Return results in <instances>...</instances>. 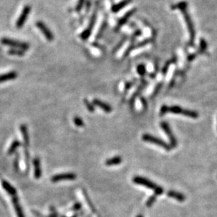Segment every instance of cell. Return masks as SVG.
<instances>
[{
  "label": "cell",
  "instance_id": "obj_34",
  "mask_svg": "<svg viewBox=\"0 0 217 217\" xmlns=\"http://www.w3.org/2000/svg\"><path fill=\"white\" fill-rule=\"evenodd\" d=\"M136 217H143V216L141 215V214H139V215H138Z\"/></svg>",
  "mask_w": 217,
  "mask_h": 217
},
{
  "label": "cell",
  "instance_id": "obj_7",
  "mask_svg": "<svg viewBox=\"0 0 217 217\" xmlns=\"http://www.w3.org/2000/svg\"><path fill=\"white\" fill-rule=\"evenodd\" d=\"M30 11L31 7L29 6V5H25V6L23 7L21 14H20L19 19L16 20V26L17 28L20 29V28L23 27L26 20H27V19L30 14Z\"/></svg>",
  "mask_w": 217,
  "mask_h": 217
},
{
  "label": "cell",
  "instance_id": "obj_9",
  "mask_svg": "<svg viewBox=\"0 0 217 217\" xmlns=\"http://www.w3.org/2000/svg\"><path fill=\"white\" fill-rule=\"evenodd\" d=\"M76 179V175L72 173H66V174H57L54 176L51 179V181L53 183H57L61 180H74Z\"/></svg>",
  "mask_w": 217,
  "mask_h": 217
},
{
  "label": "cell",
  "instance_id": "obj_35",
  "mask_svg": "<svg viewBox=\"0 0 217 217\" xmlns=\"http://www.w3.org/2000/svg\"><path fill=\"white\" fill-rule=\"evenodd\" d=\"M73 217H77V215H75V216H74Z\"/></svg>",
  "mask_w": 217,
  "mask_h": 217
},
{
  "label": "cell",
  "instance_id": "obj_30",
  "mask_svg": "<svg viewBox=\"0 0 217 217\" xmlns=\"http://www.w3.org/2000/svg\"><path fill=\"white\" fill-rule=\"evenodd\" d=\"M140 101H141V102H142V106L145 107V108H147V102H146L145 98H144V97H140Z\"/></svg>",
  "mask_w": 217,
  "mask_h": 217
},
{
  "label": "cell",
  "instance_id": "obj_29",
  "mask_svg": "<svg viewBox=\"0 0 217 217\" xmlns=\"http://www.w3.org/2000/svg\"><path fill=\"white\" fill-rule=\"evenodd\" d=\"M80 208H81L80 204H79V203H76V204H75V205H74V206H73L72 210H75V211H78V210H80Z\"/></svg>",
  "mask_w": 217,
  "mask_h": 217
},
{
  "label": "cell",
  "instance_id": "obj_19",
  "mask_svg": "<svg viewBox=\"0 0 217 217\" xmlns=\"http://www.w3.org/2000/svg\"><path fill=\"white\" fill-rule=\"evenodd\" d=\"M20 142H19V140H14V142H12L11 146H10L9 150H8V155H12V154L16 151V150L19 147H20Z\"/></svg>",
  "mask_w": 217,
  "mask_h": 217
},
{
  "label": "cell",
  "instance_id": "obj_26",
  "mask_svg": "<svg viewBox=\"0 0 217 217\" xmlns=\"http://www.w3.org/2000/svg\"><path fill=\"white\" fill-rule=\"evenodd\" d=\"M200 47V51L201 52H205L206 50V47H207V44H206V41L205 40H202H202H201Z\"/></svg>",
  "mask_w": 217,
  "mask_h": 217
},
{
  "label": "cell",
  "instance_id": "obj_17",
  "mask_svg": "<svg viewBox=\"0 0 217 217\" xmlns=\"http://www.w3.org/2000/svg\"><path fill=\"white\" fill-rule=\"evenodd\" d=\"M121 163H122V158L121 156H119L106 159L105 161V164L107 166L118 165V164H120Z\"/></svg>",
  "mask_w": 217,
  "mask_h": 217
},
{
  "label": "cell",
  "instance_id": "obj_18",
  "mask_svg": "<svg viewBox=\"0 0 217 217\" xmlns=\"http://www.w3.org/2000/svg\"><path fill=\"white\" fill-rule=\"evenodd\" d=\"M130 1H132V0H123L120 3L113 6V7H112V11L117 12L120 11V10L122 9L124 7L127 6V5L130 3Z\"/></svg>",
  "mask_w": 217,
  "mask_h": 217
},
{
  "label": "cell",
  "instance_id": "obj_24",
  "mask_svg": "<svg viewBox=\"0 0 217 217\" xmlns=\"http://www.w3.org/2000/svg\"><path fill=\"white\" fill-rule=\"evenodd\" d=\"M156 195L151 196V197L148 199L147 202H146V206H147V207H151L153 204L156 202Z\"/></svg>",
  "mask_w": 217,
  "mask_h": 217
},
{
  "label": "cell",
  "instance_id": "obj_21",
  "mask_svg": "<svg viewBox=\"0 0 217 217\" xmlns=\"http://www.w3.org/2000/svg\"><path fill=\"white\" fill-rule=\"evenodd\" d=\"M83 195H84V196H85V201L88 202V206H90V210H92V211H93V212H95V207H94V206H93V205L92 202H91V201L90 200V198H89V197H88V194H87V192H85V190H83Z\"/></svg>",
  "mask_w": 217,
  "mask_h": 217
},
{
  "label": "cell",
  "instance_id": "obj_13",
  "mask_svg": "<svg viewBox=\"0 0 217 217\" xmlns=\"http://www.w3.org/2000/svg\"><path fill=\"white\" fill-rule=\"evenodd\" d=\"M167 195H168L169 197L174 198L176 200L180 202H184L185 200V196L183 194V193L174 191V190H170V191L167 192Z\"/></svg>",
  "mask_w": 217,
  "mask_h": 217
},
{
  "label": "cell",
  "instance_id": "obj_1",
  "mask_svg": "<svg viewBox=\"0 0 217 217\" xmlns=\"http://www.w3.org/2000/svg\"><path fill=\"white\" fill-rule=\"evenodd\" d=\"M188 4L185 2H181L178 4H176L175 6L173 7V8L175 9H178L181 11L183 15L185 21L187 24V27L188 28L190 33V44L191 46L194 45L195 43V30L194 28V25H193V22L190 18L189 14L188 11Z\"/></svg>",
  "mask_w": 217,
  "mask_h": 217
},
{
  "label": "cell",
  "instance_id": "obj_5",
  "mask_svg": "<svg viewBox=\"0 0 217 217\" xmlns=\"http://www.w3.org/2000/svg\"><path fill=\"white\" fill-rule=\"evenodd\" d=\"M169 112H171V113H173V114H182L185 116L190 117V118H192V119H197L199 116V114L197 111L188 110V109H185L179 106H169Z\"/></svg>",
  "mask_w": 217,
  "mask_h": 217
},
{
  "label": "cell",
  "instance_id": "obj_20",
  "mask_svg": "<svg viewBox=\"0 0 217 217\" xmlns=\"http://www.w3.org/2000/svg\"><path fill=\"white\" fill-rule=\"evenodd\" d=\"M9 54L11 55H15V56H19L22 57L25 55V51L21 50L19 49H16V48H11L9 50Z\"/></svg>",
  "mask_w": 217,
  "mask_h": 217
},
{
  "label": "cell",
  "instance_id": "obj_11",
  "mask_svg": "<svg viewBox=\"0 0 217 217\" xmlns=\"http://www.w3.org/2000/svg\"><path fill=\"white\" fill-rule=\"evenodd\" d=\"M12 203L13 205H14V210L16 211V213L17 217H25L24 214H23V211L22 210V207L20 205L19 198L16 196H14L12 197Z\"/></svg>",
  "mask_w": 217,
  "mask_h": 217
},
{
  "label": "cell",
  "instance_id": "obj_2",
  "mask_svg": "<svg viewBox=\"0 0 217 217\" xmlns=\"http://www.w3.org/2000/svg\"><path fill=\"white\" fill-rule=\"evenodd\" d=\"M133 181L135 184L143 185V186L149 189L154 190L156 195H161L163 194L164 192V189L161 187L159 186V185L154 183L153 182H151V180L145 179V178L143 177L135 176L133 178Z\"/></svg>",
  "mask_w": 217,
  "mask_h": 217
},
{
  "label": "cell",
  "instance_id": "obj_25",
  "mask_svg": "<svg viewBox=\"0 0 217 217\" xmlns=\"http://www.w3.org/2000/svg\"><path fill=\"white\" fill-rule=\"evenodd\" d=\"M138 73L141 76H143L145 74V67L144 65H139L138 66Z\"/></svg>",
  "mask_w": 217,
  "mask_h": 217
},
{
  "label": "cell",
  "instance_id": "obj_10",
  "mask_svg": "<svg viewBox=\"0 0 217 217\" xmlns=\"http://www.w3.org/2000/svg\"><path fill=\"white\" fill-rule=\"evenodd\" d=\"M33 166H34V176L35 179H40L42 176V169L40 166V161L38 157L33 159Z\"/></svg>",
  "mask_w": 217,
  "mask_h": 217
},
{
  "label": "cell",
  "instance_id": "obj_3",
  "mask_svg": "<svg viewBox=\"0 0 217 217\" xmlns=\"http://www.w3.org/2000/svg\"><path fill=\"white\" fill-rule=\"evenodd\" d=\"M2 44L4 45L11 47L12 48L19 49L23 51L28 50L30 48V44L25 43V42H21L19 40H16L14 39H10L8 38H3L1 40Z\"/></svg>",
  "mask_w": 217,
  "mask_h": 217
},
{
  "label": "cell",
  "instance_id": "obj_32",
  "mask_svg": "<svg viewBox=\"0 0 217 217\" xmlns=\"http://www.w3.org/2000/svg\"><path fill=\"white\" fill-rule=\"evenodd\" d=\"M50 217H57V214L55 211V210H54V209H53V211H52V214L50 215Z\"/></svg>",
  "mask_w": 217,
  "mask_h": 217
},
{
  "label": "cell",
  "instance_id": "obj_4",
  "mask_svg": "<svg viewBox=\"0 0 217 217\" xmlns=\"http://www.w3.org/2000/svg\"><path fill=\"white\" fill-rule=\"evenodd\" d=\"M142 139L145 141V142H150L151 144H155V145L159 146L162 148H164V150L166 151H170L171 150V147L169 145L168 143H166V142H164V140H162L159 138L153 136V135H151L150 134H144L142 137Z\"/></svg>",
  "mask_w": 217,
  "mask_h": 217
},
{
  "label": "cell",
  "instance_id": "obj_16",
  "mask_svg": "<svg viewBox=\"0 0 217 217\" xmlns=\"http://www.w3.org/2000/svg\"><path fill=\"white\" fill-rule=\"evenodd\" d=\"M2 185L4 189L6 190L10 195L16 196V190L15 188L13 187L9 183V182L6 181V180H2Z\"/></svg>",
  "mask_w": 217,
  "mask_h": 217
},
{
  "label": "cell",
  "instance_id": "obj_8",
  "mask_svg": "<svg viewBox=\"0 0 217 217\" xmlns=\"http://www.w3.org/2000/svg\"><path fill=\"white\" fill-rule=\"evenodd\" d=\"M36 26L39 28L43 34L44 35L45 38L49 42H52L54 40V35L52 33V31L49 30V28L42 21H38L36 23Z\"/></svg>",
  "mask_w": 217,
  "mask_h": 217
},
{
  "label": "cell",
  "instance_id": "obj_27",
  "mask_svg": "<svg viewBox=\"0 0 217 217\" xmlns=\"http://www.w3.org/2000/svg\"><path fill=\"white\" fill-rule=\"evenodd\" d=\"M169 112V106L166 105H163L161 107L160 109V115L162 116L164 115H165L166 113Z\"/></svg>",
  "mask_w": 217,
  "mask_h": 217
},
{
  "label": "cell",
  "instance_id": "obj_15",
  "mask_svg": "<svg viewBox=\"0 0 217 217\" xmlns=\"http://www.w3.org/2000/svg\"><path fill=\"white\" fill-rule=\"evenodd\" d=\"M20 131H21L23 138V141H24V144L25 145V147H28V145H29L30 143V140H29V135H28V129L27 126H26V125L25 124H22L20 125Z\"/></svg>",
  "mask_w": 217,
  "mask_h": 217
},
{
  "label": "cell",
  "instance_id": "obj_23",
  "mask_svg": "<svg viewBox=\"0 0 217 217\" xmlns=\"http://www.w3.org/2000/svg\"><path fill=\"white\" fill-rule=\"evenodd\" d=\"M83 102H84L85 105L86 107H87V109H88L89 111H90V112L95 111V107H94L93 104H91V102H89L88 99H85L84 100H83Z\"/></svg>",
  "mask_w": 217,
  "mask_h": 217
},
{
  "label": "cell",
  "instance_id": "obj_14",
  "mask_svg": "<svg viewBox=\"0 0 217 217\" xmlns=\"http://www.w3.org/2000/svg\"><path fill=\"white\" fill-rule=\"evenodd\" d=\"M18 74L16 71H11L7 74L0 75V83L7 82L8 80H14L17 78Z\"/></svg>",
  "mask_w": 217,
  "mask_h": 217
},
{
  "label": "cell",
  "instance_id": "obj_22",
  "mask_svg": "<svg viewBox=\"0 0 217 217\" xmlns=\"http://www.w3.org/2000/svg\"><path fill=\"white\" fill-rule=\"evenodd\" d=\"M74 124L78 127L82 128L85 125L84 122H83V119L78 116H76V117H75V118H74Z\"/></svg>",
  "mask_w": 217,
  "mask_h": 217
},
{
  "label": "cell",
  "instance_id": "obj_31",
  "mask_svg": "<svg viewBox=\"0 0 217 217\" xmlns=\"http://www.w3.org/2000/svg\"><path fill=\"white\" fill-rule=\"evenodd\" d=\"M83 2H84V0H80L79 2H78V4L77 7H76V10H77V11H78V10L80 9L81 6H82L83 4Z\"/></svg>",
  "mask_w": 217,
  "mask_h": 217
},
{
  "label": "cell",
  "instance_id": "obj_6",
  "mask_svg": "<svg viewBox=\"0 0 217 217\" xmlns=\"http://www.w3.org/2000/svg\"><path fill=\"white\" fill-rule=\"evenodd\" d=\"M161 127L162 130L164 131V133H166L167 136H168L169 140L170 141V146H171V148H174L177 147V140L176 137L174 136V133H172V130L171 129V128H170L169 125L168 124V123H166L165 121L161 122Z\"/></svg>",
  "mask_w": 217,
  "mask_h": 217
},
{
  "label": "cell",
  "instance_id": "obj_33",
  "mask_svg": "<svg viewBox=\"0 0 217 217\" xmlns=\"http://www.w3.org/2000/svg\"><path fill=\"white\" fill-rule=\"evenodd\" d=\"M132 85H133V83H127V84L125 85V90H128V89L130 88V86H132Z\"/></svg>",
  "mask_w": 217,
  "mask_h": 217
},
{
  "label": "cell",
  "instance_id": "obj_12",
  "mask_svg": "<svg viewBox=\"0 0 217 217\" xmlns=\"http://www.w3.org/2000/svg\"><path fill=\"white\" fill-rule=\"evenodd\" d=\"M93 104L95 105L99 106V108H101L103 111H104L106 113H111L112 111V107L109 105V104H107L105 102H103L102 101L99 100V99H94L93 100Z\"/></svg>",
  "mask_w": 217,
  "mask_h": 217
},
{
  "label": "cell",
  "instance_id": "obj_28",
  "mask_svg": "<svg viewBox=\"0 0 217 217\" xmlns=\"http://www.w3.org/2000/svg\"><path fill=\"white\" fill-rule=\"evenodd\" d=\"M133 11H130L129 13H128V14H127L126 16H124V17H123V18H122V19H121V20H120V22H119V24H121V25H122V24H124V23L125 22H126V20H128V19H129V17L130 16V15H132V14H133Z\"/></svg>",
  "mask_w": 217,
  "mask_h": 217
}]
</instances>
